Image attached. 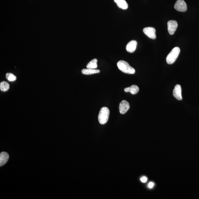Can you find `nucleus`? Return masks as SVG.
I'll return each instance as SVG.
<instances>
[{
    "label": "nucleus",
    "instance_id": "f257e3e1",
    "mask_svg": "<svg viewBox=\"0 0 199 199\" xmlns=\"http://www.w3.org/2000/svg\"><path fill=\"white\" fill-rule=\"evenodd\" d=\"M118 68L122 72L129 74H133L135 72V69L131 66L128 62L120 60L117 63Z\"/></svg>",
    "mask_w": 199,
    "mask_h": 199
},
{
    "label": "nucleus",
    "instance_id": "f03ea898",
    "mask_svg": "<svg viewBox=\"0 0 199 199\" xmlns=\"http://www.w3.org/2000/svg\"><path fill=\"white\" fill-rule=\"evenodd\" d=\"M110 110L107 107H102L100 109L98 115V120L100 124L103 125L108 121Z\"/></svg>",
    "mask_w": 199,
    "mask_h": 199
},
{
    "label": "nucleus",
    "instance_id": "7ed1b4c3",
    "mask_svg": "<svg viewBox=\"0 0 199 199\" xmlns=\"http://www.w3.org/2000/svg\"><path fill=\"white\" fill-rule=\"evenodd\" d=\"M180 50L178 47H175L170 51L166 57V62L168 64H172L176 61L180 53Z\"/></svg>",
    "mask_w": 199,
    "mask_h": 199
},
{
    "label": "nucleus",
    "instance_id": "20e7f679",
    "mask_svg": "<svg viewBox=\"0 0 199 199\" xmlns=\"http://www.w3.org/2000/svg\"><path fill=\"white\" fill-rule=\"evenodd\" d=\"M175 8L179 12H184L187 10V5L184 0H177L175 5Z\"/></svg>",
    "mask_w": 199,
    "mask_h": 199
},
{
    "label": "nucleus",
    "instance_id": "39448f33",
    "mask_svg": "<svg viewBox=\"0 0 199 199\" xmlns=\"http://www.w3.org/2000/svg\"><path fill=\"white\" fill-rule=\"evenodd\" d=\"M143 32L145 35L150 39H155L157 38L155 28L152 27L145 28H143Z\"/></svg>",
    "mask_w": 199,
    "mask_h": 199
},
{
    "label": "nucleus",
    "instance_id": "423d86ee",
    "mask_svg": "<svg viewBox=\"0 0 199 199\" xmlns=\"http://www.w3.org/2000/svg\"><path fill=\"white\" fill-rule=\"evenodd\" d=\"M178 26V23L177 21L171 20L168 23V33L170 35H173L176 31Z\"/></svg>",
    "mask_w": 199,
    "mask_h": 199
},
{
    "label": "nucleus",
    "instance_id": "0eeeda50",
    "mask_svg": "<svg viewBox=\"0 0 199 199\" xmlns=\"http://www.w3.org/2000/svg\"><path fill=\"white\" fill-rule=\"evenodd\" d=\"M130 108V104L126 100H123L120 104L119 111L121 114L126 113Z\"/></svg>",
    "mask_w": 199,
    "mask_h": 199
},
{
    "label": "nucleus",
    "instance_id": "6e6552de",
    "mask_svg": "<svg viewBox=\"0 0 199 199\" xmlns=\"http://www.w3.org/2000/svg\"><path fill=\"white\" fill-rule=\"evenodd\" d=\"M173 95L177 100H182V87L180 85H175L173 91Z\"/></svg>",
    "mask_w": 199,
    "mask_h": 199
},
{
    "label": "nucleus",
    "instance_id": "1a4fd4ad",
    "mask_svg": "<svg viewBox=\"0 0 199 199\" xmlns=\"http://www.w3.org/2000/svg\"><path fill=\"white\" fill-rule=\"evenodd\" d=\"M137 42L135 40H132L127 44L126 49L127 52L130 53H134L137 48Z\"/></svg>",
    "mask_w": 199,
    "mask_h": 199
},
{
    "label": "nucleus",
    "instance_id": "9d476101",
    "mask_svg": "<svg viewBox=\"0 0 199 199\" xmlns=\"http://www.w3.org/2000/svg\"><path fill=\"white\" fill-rule=\"evenodd\" d=\"M9 159L8 154L6 152H3L0 154V166L4 165L6 164Z\"/></svg>",
    "mask_w": 199,
    "mask_h": 199
},
{
    "label": "nucleus",
    "instance_id": "9b49d317",
    "mask_svg": "<svg viewBox=\"0 0 199 199\" xmlns=\"http://www.w3.org/2000/svg\"><path fill=\"white\" fill-rule=\"evenodd\" d=\"M118 8L123 10L127 9L128 8V4L125 0H114Z\"/></svg>",
    "mask_w": 199,
    "mask_h": 199
},
{
    "label": "nucleus",
    "instance_id": "f8f14e48",
    "mask_svg": "<svg viewBox=\"0 0 199 199\" xmlns=\"http://www.w3.org/2000/svg\"><path fill=\"white\" fill-rule=\"evenodd\" d=\"M124 91L126 92H130L132 94H135L139 92V88L137 85H133L130 87L125 88Z\"/></svg>",
    "mask_w": 199,
    "mask_h": 199
},
{
    "label": "nucleus",
    "instance_id": "ddd939ff",
    "mask_svg": "<svg viewBox=\"0 0 199 199\" xmlns=\"http://www.w3.org/2000/svg\"><path fill=\"white\" fill-rule=\"evenodd\" d=\"M100 72V71L98 69H92L90 68L84 69L82 70V74L86 75H90Z\"/></svg>",
    "mask_w": 199,
    "mask_h": 199
},
{
    "label": "nucleus",
    "instance_id": "4468645a",
    "mask_svg": "<svg viewBox=\"0 0 199 199\" xmlns=\"http://www.w3.org/2000/svg\"><path fill=\"white\" fill-rule=\"evenodd\" d=\"M98 60L96 58L93 59L87 64V68L96 69L98 68Z\"/></svg>",
    "mask_w": 199,
    "mask_h": 199
},
{
    "label": "nucleus",
    "instance_id": "2eb2a0df",
    "mask_svg": "<svg viewBox=\"0 0 199 199\" xmlns=\"http://www.w3.org/2000/svg\"><path fill=\"white\" fill-rule=\"evenodd\" d=\"M9 88V85L8 82L3 81L0 83V89L2 91H8Z\"/></svg>",
    "mask_w": 199,
    "mask_h": 199
},
{
    "label": "nucleus",
    "instance_id": "dca6fc26",
    "mask_svg": "<svg viewBox=\"0 0 199 199\" xmlns=\"http://www.w3.org/2000/svg\"><path fill=\"white\" fill-rule=\"evenodd\" d=\"M6 77L7 79L10 82L15 81L17 80V77L12 73H7Z\"/></svg>",
    "mask_w": 199,
    "mask_h": 199
},
{
    "label": "nucleus",
    "instance_id": "f3484780",
    "mask_svg": "<svg viewBox=\"0 0 199 199\" xmlns=\"http://www.w3.org/2000/svg\"><path fill=\"white\" fill-rule=\"evenodd\" d=\"M141 180L142 182L145 183L147 181V178L146 177H143L141 179Z\"/></svg>",
    "mask_w": 199,
    "mask_h": 199
},
{
    "label": "nucleus",
    "instance_id": "a211bd4d",
    "mask_svg": "<svg viewBox=\"0 0 199 199\" xmlns=\"http://www.w3.org/2000/svg\"><path fill=\"white\" fill-rule=\"evenodd\" d=\"M154 186V183L152 182H150L148 184V187L150 188V189H152V188Z\"/></svg>",
    "mask_w": 199,
    "mask_h": 199
}]
</instances>
